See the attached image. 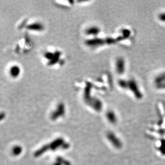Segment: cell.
I'll use <instances>...</instances> for the list:
<instances>
[{"label":"cell","instance_id":"obj_8","mask_svg":"<svg viewBox=\"0 0 165 165\" xmlns=\"http://www.w3.org/2000/svg\"><path fill=\"white\" fill-rule=\"evenodd\" d=\"M158 19L162 23H165V12H162L158 15Z\"/></svg>","mask_w":165,"mask_h":165},{"label":"cell","instance_id":"obj_9","mask_svg":"<svg viewBox=\"0 0 165 165\" xmlns=\"http://www.w3.org/2000/svg\"><path fill=\"white\" fill-rule=\"evenodd\" d=\"M122 33L124 37H129L130 34V31L129 30H122Z\"/></svg>","mask_w":165,"mask_h":165},{"label":"cell","instance_id":"obj_10","mask_svg":"<svg viewBox=\"0 0 165 165\" xmlns=\"http://www.w3.org/2000/svg\"><path fill=\"white\" fill-rule=\"evenodd\" d=\"M157 87L158 88V89H165V83L164 84H162V85L157 86Z\"/></svg>","mask_w":165,"mask_h":165},{"label":"cell","instance_id":"obj_2","mask_svg":"<svg viewBox=\"0 0 165 165\" xmlns=\"http://www.w3.org/2000/svg\"><path fill=\"white\" fill-rule=\"evenodd\" d=\"M115 70L119 74H122L126 70V61L122 57H119L115 61Z\"/></svg>","mask_w":165,"mask_h":165},{"label":"cell","instance_id":"obj_1","mask_svg":"<svg viewBox=\"0 0 165 165\" xmlns=\"http://www.w3.org/2000/svg\"><path fill=\"white\" fill-rule=\"evenodd\" d=\"M128 89L137 99H141L143 98V94L140 90L137 82L134 79H131L128 80Z\"/></svg>","mask_w":165,"mask_h":165},{"label":"cell","instance_id":"obj_6","mask_svg":"<svg viewBox=\"0 0 165 165\" xmlns=\"http://www.w3.org/2000/svg\"><path fill=\"white\" fill-rule=\"evenodd\" d=\"M155 82L157 86L164 84L165 83V72H163L156 77Z\"/></svg>","mask_w":165,"mask_h":165},{"label":"cell","instance_id":"obj_3","mask_svg":"<svg viewBox=\"0 0 165 165\" xmlns=\"http://www.w3.org/2000/svg\"><path fill=\"white\" fill-rule=\"evenodd\" d=\"M101 30L99 27L96 26L88 27L85 30V33L86 35L91 37H96L99 33Z\"/></svg>","mask_w":165,"mask_h":165},{"label":"cell","instance_id":"obj_7","mask_svg":"<svg viewBox=\"0 0 165 165\" xmlns=\"http://www.w3.org/2000/svg\"><path fill=\"white\" fill-rule=\"evenodd\" d=\"M118 84L120 87L123 89H128V80H120L118 81Z\"/></svg>","mask_w":165,"mask_h":165},{"label":"cell","instance_id":"obj_4","mask_svg":"<svg viewBox=\"0 0 165 165\" xmlns=\"http://www.w3.org/2000/svg\"><path fill=\"white\" fill-rule=\"evenodd\" d=\"M27 28L30 30L40 32L43 30L44 26L40 23H34L29 25L27 26Z\"/></svg>","mask_w":165,"mask_h":165},{"label":"cell","instance_id":"obj_5","mask_svg":"<svg viewBox=\"0 0 165 165\" xmlns=\"http://www.w3.org/2000/svg\"><path fill=\"white\" fill-rule=\"evenodd\" d=\"M9 72L12 78H17L20 75V68L18 65H13L10 68Z\"/></svg>","mask_w":165,"mask_h":165}]
</instances>
